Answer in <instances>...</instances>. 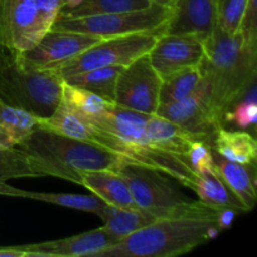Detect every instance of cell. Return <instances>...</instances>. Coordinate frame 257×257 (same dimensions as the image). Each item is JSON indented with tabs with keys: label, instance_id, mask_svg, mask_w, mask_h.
Returning a JSON list of instances; mask_svg holds the SVG:
<instances>
[{
	"label": "cell",
	"instance_id": "35",
	"mask_svg": "<svg viewBox=\"0 0 257 257\" xmlns=\"http://www.w3.org/2000/svg\"><path fill=\"white\" fill-rule=\"evenodd\" d=\"M0 257H28L27 252L20 248V246L15 247H0Z\"/></svg>",
	"mask_w": 257,
	"mask_h": 257
},
{
	"label": "cell",
	"instance_id": "12",
	"mask_svg": "<svg viewBox=\"0 0 257 257\" xmlns=\"http://www.w3.org/2000/svg\"><path fill=\"white\" fill-rule=\"evenodd\" d=\"M100 40L102 38L84 33L50 29L34 47L20 53V59L33 69H53Z\"/></svg>",
	"mask_w": 257,
	"mask_h": 257
},
{
	"label": "cell",
	"instance_id": "7",
	"mask_svg": "<svg viewBox=\"0 0 257 257\" xmlns=\"http://www.w3.org/2000/svg\"><path fill=\"white\" fill-rule=\"evenodd\" d=\"M63 0H0V45L23 53L52 29Z\"/></svg>",
	"mask_w": 257,
	"mask_h": 257
},
{
	"label": "cell",
	"instance_id": "19",
	"mask_svg": "<svg viewBox=\"0 0 257 257\" xmlns=\"http://www.w3.org/2000/svg\"><path fill=\"white\" fill-rule=\"evenodd\" d=\"M146 135L155 147L173 155L188 158V152L196 141H202L198 136L188 132L181 125L151 114L146 124Z\"/></svg>",
	"mask_w": 257,
	"mask_h": 257
},
{
	"label": "cell",
	"instance_id": "36",
	"mask_svg": "<svg viewBox=\"0 0 257 257\" xmlns=\"http://www.w3.org/2000/svg\"><path fill=\"white\" fill-rule=\"evenodd\" d=\"M83 0H63V8L62 9H70L77 5H79Z\"/></svg>",
	"mask_w": 257,
	"mask_h": 257
},
{
	"label": "cell",
	"instance_id": "4",
	"mask_svg": "<svg viewBox=\"0 0 257 257\" xmlns=\"http://www.w3.org/2000/svg\"><path fill=\"white\" fill-rule=\"evenodd\" d=\"M220 233L213 216L160 218L95 257H173L191 252Z\"/></svg>",
	"mask_w": 257,
	"mask_h": 257
},
{
	"label": "cell",
	"instance_id": "1",
	"mask_svg": "<svg viewBox=\"0 0 257 257\" xmlns=\"http://www.w3.org/2000/svg\"><path fill=\"white\" fill-rule=\"evenodd\" d=\"M150 115L115 104L109 112L90 122L97 130V145L131 162L166 173L185 187L192 188L198 173L190 160L160 150L148 140L146 124Z\"/></svg>",
	"mask_w": 257,
	"mask_h": 257
},
{
	"label": "cell",
	"instance_id": "17",
	"mask_svg": "<svg viewBox=\"0 0 257 257\" xmlns=\"http://www.w3.org/2000/svg\"><path fill=\"white\" fill-rule=\"evenodd\" d=\"M213 152V151H212ZM215 172L225 182V185L237 196L246 210L251 211L256 205V163H238L226 160L213 152Z\"/></svg>",
	"mask_w": 257,
	"mask_h": 257
},
{
	"label": "cell",
	"instance_id": "16",
	"mask_svg": "<svg viewBox=\"0 0 257 257\" xmlns=\"http://www.w3.org/2000/svg\"><path fill=\"white\" fill-rule=\"evenodd\" d=\"M79 177L80 186L89 190L107 205L138 208L127 182L119 173L109 170L80 171Z\"/></svg>",
	"mask_w": 257,
	"mask_h": 257
},
{
	"label": "cell",
	"instance_id": "29",
	"mask_svg": "<svg viewBox=\"0 0 257 257\" xmlns=\"http://www.w3.org/2000/svg\"><path fill=\"white\" fill-rule=\"evenodd\" d=\"M23 177H39L29 155L22 148H0V183Z\"/></svg>",
	"mask_w": 257,
	"mask_h": 257
},
{
	"label": "cell",
	"instance_id": "5",
	"mask_svg": "<svg viewBox=\"0 0 257 257\" xmlns=\"http://www.w3.org/2000/svg\"><path fill=\"white\" fill-rule=\"evenodd\" d=\"M63 82L54 69L25 67L19 52L0 45V99L7 104L49 117L62 97Z\"/></svg>",
	"mask_w": 257,
	"mask_h": 257
},
{
	"label": "cell",
	"instance_id": "10",
	"mask_svg": "<svg viewBox=\"0 0 257 257\" xmlns=\"http://www.w3.org/2000/svg\"><path fill=\"white\" fill-rule=\"evenodd\" d=\"M162 79L151 64L148 54L124 67L115 84L114 103L145 114H156L160 107Z\"/></svg>",
	"mask_w": 257,
	"mask_h": 257
},
{
	"label": "cell",
	"instance_id": "24",
	"mask_svg": "<svg viewBox=\"0 0 257 257\" xmlns=\"http://www.w3.org/2000/svg\"><path fill=\"white\" fill-rule=\"evenodd\" d=\"M191 190L195 191L196 195L200 197V201L213 206V207L231 208L237 213L247 212L243 203L218 177L215 170L198 175L197 180Z\"/></svg>",
	"mask_w": 257,
	"mask_h": 257
},
{
	"label": "cell",
	"instance_id": "26",
	"mask_svg": "<svg viewBox=\"0 0 257 257\" xmlns=\"http://www.w3.org/2000/svg\"><path fill=\"white\" fill-rule=\"evenodd\" d=\"M123 68L124 67H118V65L97 68V69L87 70V72L68 77L67 79H64V82L83 88V89L90 90L99 97L114 103L115 84Z\"/></svg>",
	"mask_w": 257,
	"mask_h": 257
},
{
	"label": "cell",
	"instance_id": "15",
	"mask_svg": "<svg viewBox=\"0 0 257 257\" xmlns=\"http://www.w3.org/2000/svg\"><path fill=\"white\" fill-rule=\"evenodd\" d=\"M119 242L104 227L95 228L72 237L20 246L28 257H95Z\"/></svg>",
	"mask_w": 257,
	"mask_h": 257
},
{
	"label": "cell",
	"instance_id": "30",
	"mask_svg": "<svg viewBox=\"0 0 257 257\" xmlns=\"http://www.w3.org/2000/svg\"><path fill=\"white\" fill-rule=\"evenodd\" d=\"M223 120H228L240 127L241 130H252L257 120L256 84L247 90L245 95L232 105L223 115Z\"/></svg>",
	"mask_w": 257,
	"mask_h": 257
},
{
	"label": "cell",
	"instance_id": "25",
	"mask_svg": "<svg viewBox=\"0 0 257 257\" xmlns=\"http://www.w3.org/2000/svg\"><path fill=\"white\" fill-rule=\"evenodd\" d=\"M60 99L64 100L70 108L87 118L89 122L102 117L115 105V103L104 99L90 90L75 87L67 82H63Z\"/></svg>",
	"mask_w": 257,
	"mask_h": 257
},
{
	"label": "cell",
	"instance_id": "6",
	"mask_svg": "<svg viewBox=\"0 0 257 257\" xmlns=\"http://www.w3.org/2000/svg\"><path fill=\"white\" fill-rule=\"evenodd\" d=\"M127 182L138 208L157 220L178 216H213L221 208L188 198L178 187V181L166 173L137 163L125 162L118 168Z\"/></svg>",
	"mask_w": 257,
	"mask_h": 257
},
{
	"label": "cell",
	"instance_id": "34",
	"mask_svg": "<svg viewBox=\"0 0 257 257\" xmlns=\"http://www.w3.org/2000/svg\"><path fill=\"white\" fill-rule=\"evenodd\" d=\"M236 213L237 212L235 210H231V208H221L218 211L217 217H216V223H217V228L220 230V232L228 230L231 227Z\"/></svg>",
	"mask_w": 257,
	"mask_h": 257
},
{
	"label": "cell",
	"instance_id": "18",
	"mask_svg": "<svg viewBox=\"0 0 257 257\" xmlns=\"http://www.w3.org/2000/svg\"><path fill=\"white\" fill-rule=\"evenodd\" d=\"M37 125L49 132L97 145V130L94 125L62 99L49 117H37Z\"/></svg>",
	"mask_w": 257,
	"mask_h": 257
},
{
	"label": "cell",
	"instance_id": "31",
	"mask_svg": "<svg viewBox=\"0 0 257 257\" xmlns=\"http://www.w3.org/2000/svg\"><path fill=\"white\" fill-rule=\"evenodd\" d=\"M248 0H217V25L230 35L237 34Z\"/></svg>",
	"mask_w": 257,
	"mask_h": 257
},
{
	"label": "cell",
	"instance_id": "32",
	"mask_svg": "<svg viewBox=\"0 0 257 257\" xmlns=\"http://www.w3.org/2000/svg\"><path fill=\"white\" fill-rule=\"evenodd\" d=\"M257 4L256 0H248L247 7L243 13L238 33L242 38V43L247 49L257 52Z\"/></svg>",
	"mask_w": 257,
	"mask_h": 257
},
{
	"label": "cell",
	"instance_id": "8",
	"mask_svg": "<svg viewBox=\"0 0 257 257\" xmlns=\"http://www.w3.org/2000/svg\"><path fill=\"white\" fill-rule=\"evenodd\" d=\"M168 17L170 7L153 3L147 8L130 12L79 18L58 17L52 29L84 33L102 39L135 33L161 32L165 34V25Z\"/></svg>",
	"mask_w": 257,
	"mask_h": 257
},
{
	"label": "cell",
	"instance_id": "23",
	"mask_svg": "<svg viewBox=\"0 0 257 257\" xmlns=\"http://www.w3.org/2000/svg\"><path fill=\"white\" fill-rule=\"evenodd\" d=\"M100 218L104 223L103 227L119 241L157 221L155 216L141 208L117 207L110 205L104 206Z\"/></svg>",
	"mask_w": 257,
	"mask_h": 257
},
{
	"label": "cell",
	"instance_id": "11",
	"mask_svg": "<svg viewBox=\"0 0 257 257\" xmlns=\"http://www.w3.org/2000/svg\"><path fill=\"white\" fill-rule=\"evenodd\" d=\"M156 114L198 136L210 146L216 131L223 125L222 119L211 107L207 84L203 77L202 82L192 94L177 102L160 105Z\"/></svg>",
	"mask_w": 257,
	"mask_h": 257
},
{
	"label": "cell",
	"instance_id": "13",
	"mask_svg": "<svg viewBox=\"0 0 257 257\" xmlns=\"http://www.w3.org/2000/svg\"><path fill=\"white\" fill-rule=\"evenodd\" d=\"M148 57L163 80L188 68L200 67L205 58V47L201 40L192 37L161 34Z\"/></svg>",
	"mask_w": 257,
	"mask_h": 257
},
{
	"label": "cell",
	"instance_id": "3",
	"mask_svg": "<svg viewBox=\"0 0 257 257\" xmlns=\"http://www.w3.org/2000/svg\"><path fill=\"white\" fill-rule=\"evenodd\" d=\"M19 147L29 155L39 177L50 176L77 185H80V171L109 170L117 172L123 163L131 162L98 145L42 128H37Z\"/></svg>",
	"mask_w": 257,
	"mask_h": 257
},
{
	"label": "cell",
	"instance_id": "14",
	"mask_svg": "<svg viewBox=\"0 0 257 257\" xmlns=\"http://www.w3.org/2000/svg\"><path fill=\"white\" fill-rule=\"evenodd\" d=\"M217 27V0H173L165 34L186 35L205 42Z\"/></svg>",
	"mask_w": 257,
	"mask_h": 257
},
{
	"label": "cell",
	"instance_id": "33",
	"mask_svg": "<svg viewBox=\"0 0 257 257\" xmlns=\"http://www.w3.org/2000/svg\"><path fill=\"white\" fill-rule=\"evenodd\" d=\"M188 160L198 175L215 170L212 148L205 141H196L193 143L188 152Z\"/></svg>",
	"mask_w": 257,
	"mask_h": 257
},
{
	"label": "cell",
	"instance_id": "20",
	"mask_svg": "<svg viewBox=\"0 0 257 257\" xmlns=\"http://www.w3.org/2000/svg\"><path fill=\"white\" fill-rule=\"evenodd\" d=\"M0 195L9 197L28 198V200L42 201V202L53 203L62 207L72 210L83 211L98 215L100 217L103 208L107 205L95 195H75V193H59V192H34L7 185V182L0 183Z\"/></svg>",
	"mask_w": 257,
	"mask_h": 257
},
{
	"label": "cell",
	"instance_id": "28",
	"mask_svg": "<svg viewBox=\"0 0 257 257\" xmlns=\"http://www.w3.org/2000/svg\"><path fill=\"white\" fill-rule=\"evenodd\" d=\"M202 82L200 67L188 68L162 80L160 92V105L177 102L192 94Z\"/></svg>",
	"mask_w": 257,
	"mask_h": 257
},
{
	"label": "cell",
	"instance_id": "9",
	"mask_svg": "<svg viewBox=\"0 0 257 257\" xmlns=\"http://www.w3.org/2000/svg\"><path fill=\"white\" fill-rule=\"evenodd\" d=\"M163 33H135L102 39L77 57L53 68L63 79L103 67H127L142 55L148 54L156 40Z\"/></svg>",
	"mask_w": 257,
	"mask_h": 257
},
{
	"label": "cell",
	"instance_id": "21",
	"mask_svg": "<svg viewBox=\"0 0 257 257\" xmlns=\"http://www.w3.org/2000/svg\"><path fill=\"white\" fill-rule=\"evenodd\" d=\"M213 152L226 160L238 163L255 165L257 158V142L255 135L245 131H230L220 127L216 131L211 143Z\"/></svg>",
	"mask_w": 257,
	"mask_h": 257
},
{
	"label": "cell",
	"instance_id": "27",
	"mask_svg": "<svg viewBox=\"0 0 257 257\" xmlns=\"http://www.w3.org/2000/svg\"><path fill=\"white\" fill-rule=\"evenodd\" d=\"M150 0H83L79 5L70 9H62L60 18H79L89 15L110 14L130 10H138L150 7Z\"/></svg>",
	"mask_w": 257,
	"mask_h": 257
},
{
	"label": "cell",
	"instance_id": "22",
	"mask_svg": "<svg viewBox=\"0 0 257 257\" xmlns=\"http://www.w3.org/2000/svg\"><path fill=\"white\" fill-rule=\"evenodd\" d=\"M37 128V115L0 99V148L17 147Z\"/></svg>",
	"mask_w": 257,
	"mask_h": 257
},
{
	"label": "cell",
	"instance_id": "2",
	"mask_svg": "<svg viewBox=\"0 0 257 257\" xmlns=\"http://www.w3.org/2000/svg\"><path fill=\"white\" fill-rule=\"evenodd\" d=\"M203 47L205 58L200 68L208 100L223 122L225 113L256 84L257 52L243 45L240 33L230 35L218 25Z\"/></svg>",
	"mask_w": 257,
	"mask_h": 257
},
{
	"label": "cell",
	"instance_id": "37",
	"mask_svg": "<svg viewBox=\"0 0 257 257\" xmlns=\"http://www.w3.org/2000/svg\"><path fill=\"white\" fill-rule=\"evenodd\" d=\"M151 3H156V4H160V5H166V7H170L171 3L173 0H150Z\"/></svg>",
	"mask_w": 257,
	"mask_h": 257
}]
</instances>
